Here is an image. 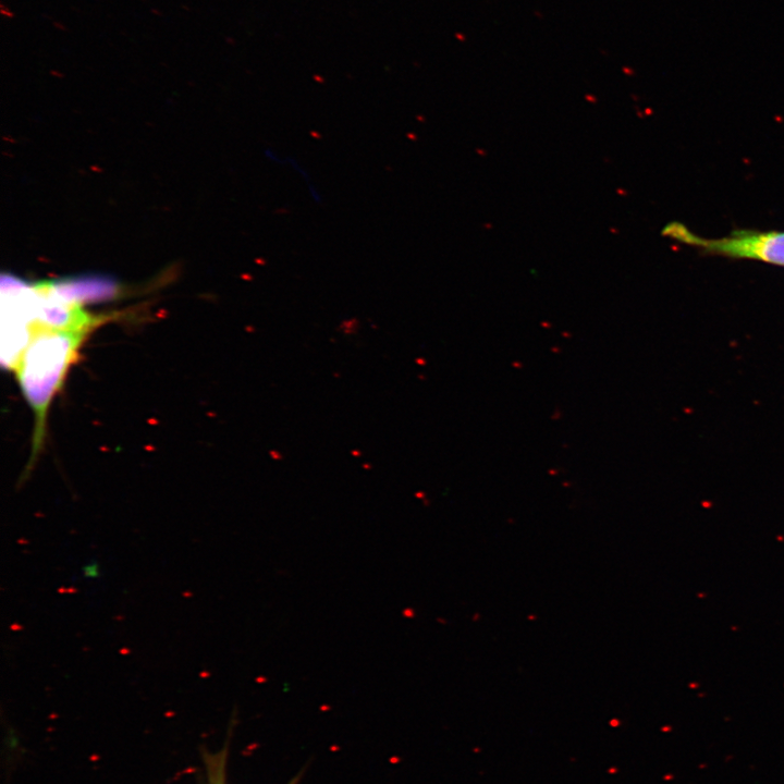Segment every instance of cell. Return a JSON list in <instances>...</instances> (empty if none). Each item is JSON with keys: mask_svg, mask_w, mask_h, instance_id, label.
I'll return each mask as SVG.
<instances>
[{"mask_svg": "<svg viewBox=\"0 0 784 784\" xmlns=\"http://www.w3.org/2000/svg\"><path fill=\"white\" fill-rule=\"evenodd\" d=\"M90 328H38L23 352L15 372L21 390L35 415L32 458L25 480L38 454L45 434L47 412L61 389L70 366Z\"/></svg>", "mask_w": 784, "mask_h": 784, "instance_id": "obj_1", "label": "cell"}, {"mask_svg": "<svg viewBox=\"0 0 784 784\" xmlns=\"http://www.w3.org/2000/svg\"><path fill=\"white\" fill-rule=\"evenodd\" d=\"M1 294V360L4 367L14 370L37 329L34 284L10 273L2 274Z\"/></svg>", "mask_w": 784, "mask_h": 784, "instance_id": "obj_2", "label": "cell"}, {"mask_svg": "<svg viewBox=\"0 0 784 784\" xmlns=\"http://www.w3.org/2000/svg\"><path fill=\"white\" fill-rule=\"evenodd\" d=\"M662 234L715 254L784 266V232L737 231L726 237L709 240L694 234L678 222H672Z\"/></svg>", "mask_w": 784, "mask_h": 784, "instance_id": "obj_3", "label": "cell"}, {"mask_svg": "<svg viewBox=\"0 0 784 784\" xmlns=\"http://www.w3.org/2000/svg\"><path fill=\"white\" fill-rule=\"evenodd\" d=\"M54 290L65 299L77 305L112 298L118 285L112 279L85 275L51 281Z\"/></svg>", "mask_w": 784, "mask_h": 784, "instance_id": "obj_4", "label": "cell"}, {"mask_svg": "<svg viewBox=\"0 0 784 784\" xmlns=\"http://www.w3.org/2000/svg\"><path fill=\"white\" fill-rule=\"evenodd\" d=\"M226 754L224 748L217 754H206L204 756L208 784H226Z\"/></svg>", "mask_w": 784, "mask_h": 784, "instance_id": "obj_5", "label": "cell"}, {"mask_svg": "<svg viewBox=\"0 0 784 784\" xmlns=\"http://www.w3.org/2000/svg\"><path fill=\"white\" fill-rule=\"evenodd\" d=\"M82 574L84 578L87 579H97L100 577V564L97 560H91L87 564H85L82 568Z\"/></svg>", "mask_w": 784, "mask_h": 784, "instance_id": "obj_6", "label": "cell"}, {"mask_svg": "<svg viewBox=\"0 0 784 784\" xmlns=\"http://www.w3.org/2000/svg\"><path fill=\"white\" fill-rule=\"evenodd\" d=\"M298 780H299V775L294 777L289 784H297Z\"/></svg>", "mask_w": 784, "mask_h": 784, "instance_id": "obj_7", "label": "cell"}]
</instances>
